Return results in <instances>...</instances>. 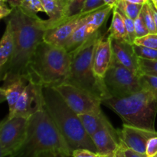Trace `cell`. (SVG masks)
<instances>
[{
    "instance_id": "cell-25",
    "label": "cell",
    "mask_w": 157,
    "mask_h": 157,
    "mask_svg": "<svg viewBox=\"0 0 157 157\" xmlns=\"http://www.w3.org/2000/svg\"><path fill=\"white\" fill-rule=\"evenodd\" d=\"M142 13L144 18V21H145L147 27L149 30V32L153 34L156 33L153 10H152L151 7H150V5L148 1H147V3H145V4L144 5V6H143Z\"/></svg>"
},
{
    "instance_id": "cell-34",
    "label": "cell",
    "mask_w": 157,
    "mask_h": 157,
    "mask_svg": "<svg viewBox=\"0 0 157 157\" xmlns=\"http://www.w3.org/2000/svg\"><path fill=\"white\" fill-rule=\"evenodd\" d=\"M71 157H98V154L87 149H77L71 153Z\"/></svg>"
},
{
    "instance_id": "cell-46",
    "label": "cell",
    "mask_w": 157,
    "mask_h": 157,
    "mask_svg": "<svg viewBox=\"0 0 157 157\" xmlns=\"http://www.w3.org/2000/svg\"><path fill=\"white\" fill-rule=\"evenodd\" d=\"M0 1H2V2H5V0H0Z\"/></svg>"
},
{
    "instance_id": "cell-40",
    "label": "cell",
    "mask_w": 157,
    "mask_h": 157,
    "mask_svg": "<svg viewBox=\"0 0 157 157\" xmlns=\"http://www.w3.org/2000/svg\"><path fill=\"white\" fill-rule=\"evenodd\" d=\"M115 155L117 157H126L125 152H124V147H123L122 144H120L119 147L117 148V151L115 152Z\"/></svg>"
},
{
    "instance_id": "cell-32",
    "label": "cell",
    "mask_w": 157,
    "mask_h": 157,
    "mask_svg": "<svg viewBox=\"0 0 157 157\" xmlns=\"http://www.w3.org/2000/svg\"><path fill=\"white\" fill-rule=\"evenodd\" d=\"M86 1L87 0H73L69 6L67 16H72L81 13Z\"/></svg>"
},
{
    "instance_id": "cell-44",
    "label": "cell",
    "mask_w": 157,
    "mask_h": 157,
    "mask_svg": "<svg viewBox=\"0 0 157 157\" xmlns=\"http://www.w3.org/2000/svg\"><path fill=\"white\" fill-rule=\"evenodd\" d=\"M153 2H154L155 3V4H156V6H157V0H153Z\"/></svg>"
},
{
    "instance_id": "cell-36",
    "label": "cell",
    "mask_w": 157,
    "mask_h": 157,
    "mask_svg": "<svg viewBox=\"0 0 157 157\" xmlns=\"http://www.w3.org/2000/svg\"><path fill=\"white\" fill-rule=\"evenodd\" d=\"M13 9L9 7L6 2L0 1V18H4L12 14Z\"/></svg>"
},
{
    "instance_id": "cell-38",
    "label": "cell",
    "mask_w": 157,
    "mask_h": 157,
    "mask_svg": "<svg viewBox=\"0 0 157 157\" xmlns=\"http://www.w3.org/2000/svg\"><path fill=\"white\" fill-rule=\"evenodd\" d=\"M5 2H6L12 9H16V8L21 7L23 0H5Z\"/></svg>"
},
{
    "instance_id": "cell-6",
    "label": "cell",
    "mask_w": 157,
    "mask_h": 157,
    "mask_svg": "<svg viewBox=\"0 0 157 157\" xmlns=\"http://www.w3.org/2000/svg\"><path fill=\"white\" fill-rule=\"evenodd\" d=\"M101 35L99 31L76 50L71 52L70 73L65 83L83 89L104 101L110 98V95L104 81L97 78L93 67L95 48Z\"/></svg>"
},
{
    "instance_id": "cell-16",
    "label": "cell",
    "mask_w": 157,
    "mask_h": 157,
    "mask_svg": "<svg viewBox=\"0 0 157 157\" xmlns=\"http://www.w3.org/2000/svg\"><path fill=\"white\" fill-rule=\"evenodd\" d=\"M91 138L100 156L115 153L121 144L118 130L114 129L112 125L98 130Z\"/></svg>"
},
{
    "instance_id": "cell-3",
    "label": "cell",
    "mask_w": 157,
    "mask_h": 157,
    "mask_svg": "<svg viewBox=\"0 0 157 157\" xmlns=\"http://www.w3.org/2000/svg\"><path fill=\"white\" fill-rule=\"evenodd\" d=\"M71 54L64 47L42 41L35 51L27 67L30 81L42 86H53L65 83L69 76Z\"/></svg>"
},
{
    "instance_id": "cell-10",
    "label": "cell",
    "mask_w": 157,
    "mask_h": 157,
    "mask_svg": "<svg viewBox=\"0 0 157 157\" xmlns=\"http://www.w3.org/2000/svg\"><path fill=\"white\" fill-rule=\"evenodd\" d=\"M43 86L29 80V84L18 98L13 111L8 116L30 117L44 107Z\"/></svg>"
},
{
    "instance_id": "cell-41",
    "label": "cell",
    "mask_w": 157,
    "mask_h": 157,
    "mask_svg": "<svg viewBox=\"0 0 157 157\" xmlns=\"http://www.w3.org/2000/svg\"><path fill=\"white\" fill-rule=\"evenodd\" d=\"M103 1L104 2V3H105L107 6H112V7L114 8L115 6L119 3V2L121 1V0H103Z\"/></svg>"
},
{
    "instance_id": "cell-30",
    "label": "cell",
    "mask_w": 157,
    "mask_h": 157,
    "mask_svg": "<svg viewBox=\"0 0 157 157\" xmlns=\"http://www.w3.org/2000/svg\"><path fill=\"white\" fill-rule=\"evenodd\" d=\"M134 28L136 38H141V37L145 36V35H148L150 33L147 27V25L145 23V21H144L142 11L140 13V15H138L137 18L134 20Z\"/></svg>"
},
{
    "instance_id": "cell-28",
    "label": "cell",
    "mask_w": 157,
    "mask_h": 157,
    "mask_svg": "<svg viewBox=\"0 0 157 157\" xmlns=\"http://www.w3.org/2000/svg\"><path fill=\"white\" fill-rule=\"evenodd\" d=\"M114 9H116V10L121 14L123 19H124V23H125L126 29H127V35H128V37H129V40H130V42H131L132 44H134V41L136 38V33H135L134 20L129 18L128 16H127L126 14L124 13L122 10H121V9H117V8L116 7H114Z\"/></svg>"
},
{
    "instance_id": "cell-20",
    "label": "cell",
    "mask_w": 157,
    "mask_h": 157,
    "mask_svg": "<svg viewBox=\"0 0 157 157\" xmlns=\"http://www.w3.org/2000/svg\"><path fill=\"white\" fill-rule=\"evenodd\" d=\"M15 49V36L10 23L7 21L6 30L0 42V68L11 59Z\"/></svg>"
},
{
    "instance_id": "cell-5",
    "label": "cell",
    "mask_w": 157,
    "mask_h": 157,
    "mask_svg": "<svg viewBox=\"0 0 157 157\" xmlns=\"http://www.w3.org/2000/svg\"><path fill=\"white\" fill-rule=\"evenodd\" d=\"M102 104L114 111L124 124L145 130L156 131L157 96L142 89L122 98H109Z\"/></svg>"
},
{
    "instance_id": "cell-4",
    "label": "cell",
    "mask_w": 157,
    "mask_h": 157,
    "mask_svg": "<svg viewBox=\"0 0 157 157\" xmlns=\"http://www.w3.org/2000/svg\"><path fill=\"white\" fill-rule=\"evenodd\" d=\"M52 150H61L71 156L67 143L43 107L30 117L25 140L8 157H37L42 152Z\"/></svg>"
},
{
    "instance_id": "cell-45",
    "label": "cell",
    "mask_w": 157,
    "mask_h": 157,
    "mask_svg": "<svg viewBox=\"0 0 157 157\" xmlns=\"http://www.w3.org/2000/svg\"><path fill=\"white\" fill-rule=\"evenodd\" d=\"M65 1H67V2H70V3H71L73 0H65Z\"/></svg>"
},
{
    "instance_id": "cell-24",
    "label": "cell",
    "mask_w": 157,
    "mask_h": 157,
    "mask_svg": "<svg viewBox=\"0 0 157 157\" xmlns=\"http://www.w3.org/2000/svg\"><path fill=\"white\" fill-rule=\"evenodd\" d=\"M140 80L142 89L149 90L157 96V76L140 73Z\"/></svg>"
},
{
    "instance_id": "cell-8",
    "label": "cell",
    "mask_w": 157,
    "mask_h": 157,
    "mask_svg": "<svg viewBox=\"0 0 157 157\" xmlns=\"http://www.w3.org/2000/svg\"><path fill=\"white\" fill-rule=\"evenodd\" d=\"M29 118L8 116L0 125V157H8L16 151L27 135Z\"/></svg>"
},
{
    "instance_id": "cell-17",
    "label": "cell",
    "mask_w": 157,
    "mask_h": 157,
    "mask_svg": "<svg viewBox=\"0 0 157 157\" xmlns=\"http://www.w3.org/2000/svg\"><path fill=\"white\" fill-rule=\"evenodd\" d=\"M92 12H90L87 15V18L78 26V29L74 32L70 38L66 41V43L63 46L69 53L76 50L81 44L87 41L90 37L93 36L95 33L101 31V29H98L90 21V15Z\"/></svg>"
},
{
    "instance_id": "cell-48",
    "label": "cell",
    "mask_w": 157,
    "mask_h": 157,
    "mask_svg": "<svg viewBox=\"0 0 157 157\" xmlns=\"http://www.w3.org/2000/svg\"><path fill=\"white\" fill-rule=\"evenodd\" d=\"M98 157H101V156H99V155H98Z\"/></svg>"
},
{
    "instance_id": "cell-12",
    "label": "cell",
    "mask_w": 157,
    "mask_h": 157,
    "mask_svg": "<svg viewBox=\"0 0 157 157\" xmlns=\"http://www.w3.org/2000/svg\"><path fill=\"white\" fill-rule=\"evenodd\" d=\"M121 144L140 153L146 154L147 145L152 137L157 136L156 131L145 130L124 124L121 130H118Z\"/></svg>"
},
{
    "instance_id": "cell-47",
    "label": "cell",
    "mask_w": 157,
    "mask_h": 157,
    "mask_svg": "<svg viewBox=\"0 0 157 157\" xmlns=\"http://www.w3.org/2000/svg\"><path fill=\"white\" fill-rule=\"evenodd\" d=\"M154 157H157V154H156V156H155Z\"/></svg>"
},
{
    "instance_id": "cell-15",
    "label": "cell",
    "mask_w": 157,
    "mask_h": 157,
    "mask_svg": "<svg viewBox=\"0 0 157 157\" xmlns=\"http://www.w3.org/2000/svg\"><path fill=\"white\" fill-rule=\"evenodd\" d=\"M29 82V78L25 75L11 77L3 81V84L0 88V98L1 102L7 101L9 108V113L13 111L18 98Z\"/></svg>"
},
{
    "instance_id": "cell-7",
    "label": "cell",
    "mask_w": 157,
    "mask_h": 157,
    "mask_svg": "<svg viewBox=\"0 0 157 157\" xmlns=\"http://www.w3.org/2000/svg\"><path fill=\"white\" fill-rule=\"evenodd\" d=\"M140 74L121 65H110L104 81L110 98H122L142 90Z\"/></svg>"
},
{
    "instance_id": "cell-13",
    "label": "cell",
    "mask_w": 157,
    "mask_h": 157,
    "mask_svg": "<svg viewBox=\"0 0 157 157\" xmlns=\"http://www.w3.org/2000/svg\"><path fill=\"white\" fill-rule=\"evenodd\" d=\"M111 38V65H121L140 74L139 58L136 56L133 44L127 41Z\"/></svg>"
},
{
    "instance_id": "cell-11",
    "label": "cell",
    "mask_w": 157,
    "mask_h": 157,
    "mask_svg": "<svg viewBox=\"0 0 157 157\" xmlns=\"http://www.w3.org/2000/svg\"><path fill=\"white\" fill-rule=\"evenodd\" d=\"M92 12H81L75 15L68 16L62 21L53 25L46 30L44 35V41L55 45L63 47L74 32Z\"/></svg>"
},
{
    "instance_id": "cell-23",
    "label": "cell",
    "mask_w": 157,
    "mask_h": 157,
    "mask_svg": "<svg viewBox=\"0 0 157 157\" xmlns=\"http://www.w3.org/2000/svg\"><path fill=\"white\" fill-rule=\"evenodd\" d=\"M23 12L32 17H37L38 12H44V8L43 6L41 0H23L21 7H19Z\"/></svg>"
},
{
    "instance_id": "cell-1",
    "label": "cell",
    "mask_w": 157,
    "mask_h": 157,
    "mask_svg": "<svg viewBox=\"0 0 157 157\" xmlns=\"http://www.w3.org/2000/svg\"><path fill=\"white\" fill-rule=\"evenodd\" d=\"M10 23L15 36V49L11 59L0 68L2 81L18 75H25L27 67L35 53L37 46L44 41L48 29L46 20L38 16L32 17L20 8L14 9L9 15Z\"/></svg>"
},
{
    "instance_id": "cell-2",
    "label": "cell",
    "mask_w": 157,
    "mask_h": 157,
    "mask_svg": "<svg viewBox=\"0 0 157 157\" xmlns=\"http://www.w3.org/2000/svg\"><path fill=\"white\" fill-rule=\"evenodd\" d=\"M44 107L67 143L71 153L77 149L97 152L91 136L84 129L79 115L66 103L53 86H43Z\"/></svg>"
},
{
    "instance_id": "cell-14",
    "label": "cell",
    "mask_w": 157,
    "mask_h": 157,
    "mask_svg": "<svg viewBox=\"0 0 157 157\" xmlns=\"http://www.w3.org/2000/svg\"><path fill=\"white\" fill-rule=\"evenodd\" d=\"M112 62L111 38L109 32L102 34L98 40L94 55L93 67L97 78L104 80Z\"/></svg>"
},
{
    "instance_id": "cell-37",
    "label": "cell",
    "mask_w": 157,
    "mask_h": 157,
    "mask_svg": "<svg viewBox=\"0 0 157 157\" xmlns=\"http://www.w3.org/2000/svg\"><path fill=\"white\" fill-rule=\"evenodd\" d=\"M124 152H125L126 157H148L147 156V154L140 153L138 152L134 151L133 150H130L129 148H125V147H124Z\"/></svg>"
},
{
    "instance_id": "cell-42",
    "label": "cell",
    "mask_w": 157,
    "mask_h": 157,
    "mask_svg": "<svg viewBox=\"0 0 157 157\" xmlns=\"http://www.w3.org/2000/svg\"><path fill=\"white\" fill-rule=\"evenodd\" d=\"M126 1L129 2H131V3H135V4L144 5L145 3L147 2V1H148V0H126Z\"/></svg>"
},
{
    "instance_id": "cell-35",
    "label": "cell",
    "mask_w": 157,
    "mask_h": 157,
    "mask_svg": "<svg viewBox=\"0 0 157 157\" xmlns=\"http://www.w3.org/2000/svg\"><path fill=\"white\" fill-rule=\"evenodd\" d=\"M37 157H71L64 152L58 150H52L44 151L38 154Z\"/></svg>"
},
{
    "instance_id": "cell-27",
    "label": "cell",
    "mask_w": 157,
    "mask_h": 157,
    "mask_svg": "<svg viewBox=\"0 0 157 157\" xmlns=\"http://www.w3.org/2000/svg\"><path fill=\"white\" fill-rule=\"evenodd\" d=\"M140 73L157 76V60H147L139 58Z\"/></svg>"
},
{
    "instance_id": "cell-39",
    "label": "cell",
    "mask_w": 157,
    "mask_h": 157,
    "mask_svg": "<svg viewBox=\"0 0 157 157\" xmlns=\"http://www.w3.org/2000/svg\"><path fill=\"white\" fill-rule=\"evenodd\" d=\"M148 2L149 3H150L152 10H153V16H154V20H155V25H156V30L157 33V6L152 1V0H148Z\"/></svg>"
},
{
    "instance_id": "cell-9",
    "label": "cell",
    "mask_w": 157,
    "mask_h": 157,
    "mask_svg": "<svg viewBox=\"0 0 157 157\" xmlns=\"http://www.w3.org/2000/svg\"><path fill=\"white\" fill-rule=\"evenodd\" d=\"M55 87L69 107L78 115L101 111L102 101L89 92L67 83H63Z\"/></svg>"
},
{
    "instance_id": "cell-43",
    "label": "cell",
    "mask_w": 157,
    "mask_h": 157,
    "mask_svg": "<svg viewBox=\"0 0 157 157\" xmlns=\"http://www.w3.org/2000/svg\"><path fill=\"white\" fill-rule=\"evenodd\" d=\"M101 157H117V156H116V155H115V153H113V154L107 155V156H101Z\"/></svg>"
},
{
    "instance_id": "cell-18",
    "label": "cell",
    "mask_w": 157,
    "mask_h": 157,
    "mask_svg": "<svg viewBox=\"0 0 157 157\" xmlns=\"http://www.w3.org/2000/svg\"><path fill=\"white\" fill-rule=\"evenodd\" d=\"M45 13L49 18L46 20L48 29L53 25L62 21L67 16L71 3L65 0H41Z\"/></svg>"
},
{
    "instance_id": "cell-33",
    "label": "cell",
    "mask_w": 157,
    "mask_h": 157,
    "mask_svg": "<svg viewBox=\"0 0 157 157\" xmlns=\"http://www.w3.org/2000/svg\"><path fill=\"white\" fill-rule=\"evenodd\" d=\"M146 154L148 157H154L157 154V136L152 137L148 141Z\"/></svg>"
},
{
    "instance_id": "cell-21",
    "label": "cell",
    "mask_w": 157,
    "mask_h": 157,
    "mask_svg": "<svg viewBox=\"0 0 157 157\" xmlns=\"http://www.w3.org/2000/svg\"><path fill=\"white\" fill-rule=\"evenodd\" d=\"M108 32L112 38L127 41L130 42L124 19L121 14L116 9H114V8L113 10V18Z\"/></svg>"
},
{
    "instance_id": "cell-29",
    "label": "cell",
    "mask_w": 157,
    "mask_h": 157,
    "mask_svg": "<svg viewBox=\"0 0 157 157\" xmlns=\"http://www.w3.org/2000/svg\"><path fill=\"white\" fill-rule=\"evenodd\" d=\"M134 44L157 50V33H149L144 37L136 38L134 41Z\"/></svg>"
},
{
    "instance_id": "cell-31",
    "label": "cell",
    "mask_w": 157,
    "mask_h": 157,
    "mask_svg": "<svg viewBox=\"0 0 157 157\" xmlns=\"http://www.w3.org/2000/svg\"><path fill=\"white\" fill-rule=\"evenodd\" d=\"M105 6L107 5L104 3L103 0H87L84 3L81 12H92Z\"/></svg>"
},
{
    "instance_id": "cell-49",
    "label": "cell",
    "mask_w": 157,
    "mask_h": 157,
    "mask_svg": "<svg viewBox=\"0 0 157 157\" xmlns=\"http://www.w3.org/2000/svg\"><path fill=\"white\" fill-rule=\"evenodd\" d=\"M152 1H153V0H152Z\"/></svg>"
},
{
    "instance_id": "cell-50",
    "label": "cell",
    "mask_w": 157,
    "mask_h": 157,
    "mask_svg": "<svg viewBox=\"0 0 157 157\" xmlns=\"http://www.w3.org/2000/svg\"></svg>"
},
{
    "instance_id": "cell-22",
    "label": "cell",
    "mask_w": 157,
    "mask_h": 157,
    "mask_svg": "<svg viewBox=\"0 0 157 157\" xmlns=\"http://www.w3.org/2000/svg\"><path fill=\"white\" fill-rule=\"evenodd\" d=\"M143 6L144 5L135 4L129 2L126 0H121L115 7L122 10L129 18L135 20L142 11Z\"/></svg>"
},
{
    "instance_id": "cell-26",
    "label": "cell",
    "mask_w": 157,
    "mask_h": 157,
    "mask_svg": "<svg viewBox=\"0 0 157 157\" xmlns=\"http://www.w3.org/2000/svg\"><path fill=\"white\" fill-rule=\"evenodd\" d=\"M133 47H134L136 56L139 58L147 60H157L156 49L150 48L135 44H133Z\"/></svg>"
},
{
    "instance_id": "cell-19",
    "label": "cell",
    "mask_w": 157,
    "mask_h": 157,
    "mask_svg": "<svg viewBox=\"0 0 157 157\" xmlns=\"http://www.w3.org/2000/svg\"><path fill=\"white\" fill-rule=\"evenodd\" d=\"M81 123L84 126L87 133L90 136H93L96 132L105 127H110L112 124L108 121L105 115L101 110V112H91L79 115Z\"/></svg>"
}]
</instances>
